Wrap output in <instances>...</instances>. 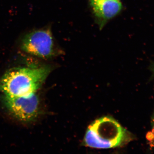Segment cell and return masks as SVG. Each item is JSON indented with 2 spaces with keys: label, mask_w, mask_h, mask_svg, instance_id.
<instances>
[{
  "label": "cell",
  "mask_w": 154,
  "mask_h": 154,
  "mask_svg": "<svg viewBox=\"0 0 154 154\" xmlns=\"http://www.w3.org/2000/svg\"><path fill=\"white\" fill-rule=\"evenodd\" d=\"M51 70L49 65L11 69L0 79V91L4 95L14 96H27L37 93Z\"/></svg>",
  "instance_id": "cell-1"
},
{
  "label": "cell",
  "mask_w": 154,
  "mask_h": 154,
  "mask_svg": "<svg viewBox=\"0 0 154 154\" xmlns=\"http://www.w3.org/2000/svg\"><path fill=\"white\" fill-rule=\"evenodd\" d=\"M131 137L130 133L115 119L105 116L88 126L82 144L93 149L115 148L124 146Z\"/></svg>",
  "instance_id": "cell-2"
},
{
  "label": "cell",
  "mask_w": 154,
  "mask_h": 154,
  "mask_svg": "<svg viewBox=\"0 0 154 154\" xmlns=\"http://www.w3.org/2000/svg\"><path fill=\"white\" fill-rule=\"evenodd\" d=\"M19 45L24 52L44 59L55 57L63 52L57 44L49 27L28 32L21 38Z\"/></svg>",
  "instance_id": "cell-3"
},
{
  "label": "cell",
  "mask_w": 154,
  "mask_h": 154,
  "mask_svg": "<svg viewBox=\"0 0 154 154\" xmlns=\"http://www.w3.org/2000/svg\"><path fill=\"white\" fill-rule=\"evenodd\" d=\"M2 99L9 113L20 121L28 122L34 121L41 112L40 99L36 93L27 96L4 95Z\"/></svg>",
  "instance_id": "cell-4"
},
{
  "label": "cell",
  "mask_w": 154,
  "mask_h": 154,
  "mask_svg": "<svg viewBox=\"0 0 154 154\" xmlns=\"http://www.w3.org/2000/svg\"><path fill=\"white\" fill-rule=\"evenodd\" d=\"M90 2L100 28L117 16L122 9L120 0H90Z\"/></svg>",
  "instance_id": "cell-5"
},
{
  "label": "cell",
  "mask_w": 154,
  "mask_h": 154,
  "mask_svg": "<svg viewBox=\"0 0 154 154\" xmlns=\"http://www.w3.org/2000/svg\"><path fill=\"white\" fill-rule=\"evenodd\" d=\"M146 139L148 143L151 148L154 147V115L152 119L151 128L150 130L147 133L146 135Z\"/></svg>",
  "instance_id": "cell-6"
},
{
  "label": "cell",
  "mask_w": 154,
  "mask_h": 154,
  "mask_svg": "<svg viewBox=\"0 0 154 154\" xmlns=\"http://www.w3.org/2000/svg\"></svg>",
  "instance_id": "cell-7"
}]
</instances>
